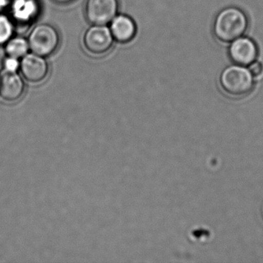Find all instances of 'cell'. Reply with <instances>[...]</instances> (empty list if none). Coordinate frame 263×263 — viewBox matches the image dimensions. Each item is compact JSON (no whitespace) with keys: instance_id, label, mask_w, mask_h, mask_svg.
<instances>
[{"instance_id":"obj_2","label":"cell","mask_w":263,"mask_h":263,"mask_svg":"<svg viewBox=\"0 0 263 263\" xmlns=\"http://www.w3.org/2000/svg\"><path fill=\"white\" fill-rule=\"evenodd\" d=\"M222 90L229 96L242 98L253 90L254 77L242 66H230L223 70L220 77Z\"/></svg>"},{"instance_id":"obj_1","label":"cell","mask_w":263,"mask_h":263,"mask_svg":"<svg viewBox=\"0 0 263 263\" xmlns=\"http://www.w3.org/2000/svg\"><path fill=\"white\" fill-rule=\"evenodd\" d=\"M249 21L244 12L235 7L221 10L215 18L213 32L218 41L226 44L241 37L247 30Z\"/></svg>"},{"instance_id":"obj_7","label":"cell","mask_w":263,"mask_h":263,"mask_svg":"<svg viewBox=\"0 0 263 263\" xmlns=\"http://www.w3.org/2000/svg\"><path fill=\"white\" fill-rule=\"evenodd\" d=\"M20 71L26 81L32 84H39L47 79L50 66L44 57L29 52L21 60Z\"/></svg>"},{"instance_id":"obj_4","label":"cell","mask_w":263,"mask_h":263,"mask_svg":"<svg viewBox=\"0 0 263 263\" xmlns=\"http://www.w3.org/2000/svg\"><path fill=\"white\" fill-rule=\"evenodd\" d=\"M115 40L107 25H92L83 36L84 48L90 54L101 56L108 53Z\"/></svg>"},{"instance_id":"obj_12","label":"cell","mask_w":263,"mask_h":263,"mask_svg":"<svg viewBox=\"0 0 263 263\" xmlns=\"http://www.w3.org/2000/svg\"><path fill=\"white\" fill-rule=\"evenodd\" d=\"M16 32L14 23L10 16L0 13V47L5 45Z\"/></svg>"},{"instance_id":"obj_5","label":"cell","mask_w":263,"mask_h":263,"mask_svg":"<svg viewBox=\"0 0 263 263\" xmlns=\"http://www.w3.org/2000/svg\"><path fill=\"white\" fill-rule=\"evenodd\" d=\"M119 0H87L85 16L92 25H107L119 12Z\"/></svg>"},{"instance_id":"obj_11","label":"cell","mask_w":263,"mask_h":263,"mask_svg":"<svg viewBox=\"0 0 263 263\" xmlns=\"http://www.w3.org/2000/svg\"><path fill=\"white\" fill-rule=\"evenodd\" d=\"M4 47L7 57L18 60L22 59L30 52L28 41L21 36H13Z\"/></svg>"},{"instance_id":"obj_9","label":"cell","mask_w":263,"mask_h":263,"mask_svg":"<svg viewBox=\"0 0 263 263\" xmlns=\"http://www.w3.org/2000/svg\"><path fill=\"white\" fill-rule=\"evenodd\" d=\"M25 84L18 71L3 70L0 73V97L4 101L15 102L22 98Z\"/></svg>"},{"instance_id":"obj_8","label":"cell","mask_w":263,"mask_h":263,"mask_svg":"<svg viewBox=\"0 0 263 263\" xmlns=\"http://www.w3.org/2000/svg\"><path fill=\"white\" fill-rule=\"evenodd\" d=\"M229 56L235 65L247 67L256 61L258 47L252 40L240 37L231 44Z\"/></svg>"},{"instance_id":"obj_14","label":"cell","mask_w":263,"mask_h":263,"mask_svg":"<svg viewBox=\"0 0 263 263\" xmlns=\"http://www.w3.org/2000/svg\"><path fill=\"white\" fill-rule=\"evenodd\" d=\"M249 66H250L249 69V71L254 78H259L263 74V64L261 63L255 61Z\"/></svg>"},{"instance_id":"obj_17","label":"cell","mask_w":263,"mask_h":263,"mask_svg":"<svg viewBox=\"0 0 263 263\" xmlns=\"http://www.w3.org/2000/svg\"><path fill=\"white\" fill-rule=\"evenodd\" d=\"M10 2L12 3V2H13V1H14V0H10Z\"/></svg>"},{"instance_id":"obj_6","label":"cell","mask_w":263,"mask_h":263,"mask_svg":"<svg viewBox=\"0 0 263 263\" xmlns=\"http://www.w3.org/2000/svg\"><path fill=\"white\" fill-rule=\"evenodd\" d=\"M10 16L14 23L16 31L28 28L39 16L37 0H14L10 4Z\"/></svg>"},{"instance_id":"obj_16","label":"cell","mask_w":263,"mask_h":263,"mask_svg":"<svg viewBox=\"0 0 263 263\" xmlns=\"http://www.w3.org/2000/svg\"><path fill=\"white\" fill-rule=\"evenodd\" d=\"M52 1L58 5H68L74 2L75 0H52Z\"/></svg>"},{"instance_id":"obj_15","label":"cell","mask_w":263,"mask_h":263,"mask_svg":"<svg viewBox=\"0 0 263 263\" xmlns=\"http://www.w3.org/2000/svg\"><path fill=\"white\" fill-rule=\"evenodd\" d=\"M10 0H0V13H3L4 10H7L10 7Z\"/></svg>"},{"instance_id":"obj_13","label":"cell","mask_w":263,"mask_h":263,"mask_svg":"<svg viewBox=\"0 0 263 263\" xmlns=\"http://www.w3.org/2000/svg\"><path fill=\"white\" fill-rule=\"evenodd\" d=\"M21 67V60L7 57L4 61V70L8 71H18Z\"/></svg>"},{"instance_id":"obj_3","label":"cell","mask_w":263,"mask_h":263,"mask_svg":"<svg viewBox=\"0 0 263 263\" xmlns=\"http://www.w3.org/2000/svg\"><path fill=\"white\" fill-rule=\"evenodd\" d=\"M27 41L30 52L47 58L59 49L61 34L54 26L43 23L33 27Z\"/></svg>"},{"instance_id":"obj_10","label":"cell","mask_w":263,"mask_h":263,"mask_svg":"<svg viewBox=\"0 0 263 263\" xmlns=\"http://www.w3.org/2000/svg\"><path fill=\"white\" fill-rule=\"evenodd\" d=\"M109 25L114 40L119 44H128L136 36V24L135 21L127 15H117Z\"/></svg>"}]
</instances>
